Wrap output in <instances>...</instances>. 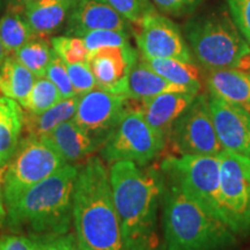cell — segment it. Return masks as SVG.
I'll list each match as a JSON object with an SVG mask.
<instances>
[{"label":"cell","mask_w":250,"mask_h":250,"mask_svg":"<svg viewBox=\"0 0 250 250\" xmlns=\"http://www.w3.org/2000/svg\"><path fill=\"white\" fill-rule=\"evenodd\" d=\"M138 55L131 45L109 46L89 52L88 65L99 88L126 95L127 77Z\"/></svg>","instance_id":"cell-14"},{"label":"cell","mask_w":250,"mask_h":250,"mask_svg":"<svg viewBox=\"0 0 250 250\" xmlns=\"http://www.w3.org/2000/svg\"><path fill=\"white\" fill-rule=\"evenodd\" d=\"M62 100V98L58 88L48 78H36L33 88L26 100L21 103V107L33 114H40L54 107Z\"/></svg>","instance_id":"cell-27"},{"label":"cell","mask_w":250,"mask_h":250,"mask_svg":"<svg viewBox=\"0 0 250 250\" xmlns=\"http://www.w3.org/2000/svg\"><path fill=\"white\" fill-rule=\"evenodd\" d=\"M220 158L223 220L236 235L250 234V158L224 149Z\"/></svg>","instance_id":"cell-9"},{"label":"cell","mask_w":250,"mask_h":250,"mask_svg":"<svg viewBox=\"0 0 250 250\" xmlns=\"http://www.w3.org/2000/svg\"><path fill=\"white\" fill-rule=\"evenodd\" d=\"M109 177L125 248L160 250L158 208L164 189L162 175L132 161H117Z\"/></svg>","instance_id":"cell-1"},{"label":"cell","mask_w":250,"mask_h":250,"mask_svg":"<svg viewBox=\"0 0 250 250\" xmlns=\"http://www.w3.org/2000/svg\"><path fill=\"white\" fill-rule=\"evenodd\" d=\"M73 221L81 250H126L110 177L98 158L81 166L73 193Z\"/></svg>","instance_id":"cell-2"},{"label":"cell","mask_w":250,"mask_h":250,"mask_svg":"<svg viewBox=\"0 0 250 250\" xmlns=\"http://www.w3.org/2000/svg\"><path fill=\"white\" fill-rule=\"evenodd\" d=\"M208 105L224 149L250 158V112L211 95Z\"/></svg>","instance_id":"cell-13"},{"label":"cell","mask_w":250,"mask_h":250,"mask_svg":"<svg viewBox=\"0 0 250 250\" xmlns=\"http://www.w3.org/2000/svg\"><path fill=\"white\" fill-rule=\"evenodd\" d=\"M23 129V111L20 103L0 98V168L7 165L19 145Z\"/></svg>","instance_id":"cell-21"},{"label":"cell","mask_w":250,"mask_h":250,"mask_svg":"<svg viewBox=\"0 0 250 250\" xmlns=\"http://www.w3.org/2000/svg\"><path fill=\"white\" fill-rule=\"evenodd\" d=\"M6 55H7V54H6V51H5V49H4V45H2L1 40H0V67H1L2 62H4V61H5Z\"/></svg>","instance_id":"cell-38"},{"label":"cell","mask_w":250,"mask_h":250,"mask_svg":"<svg viewBox=\"0 0 250 250\" xmlns=\"http://www.w3.org/2000/svg\"><path fill=\"white\" fill-rule=\"evenodd\" d=\"M164 93H192L186 87L175 85L166 80L160 74L153 71L145 62L138 61L131 66L127 77L126 96L133 100H143L153 98ZM195 94V93H193Z\"/></svg>","instance_id":"cell-19"},{"label":"cell","mask_w":250,"mask_h":250,"mask_svg":"<svg viewBox=\"0 0 250 250\" xmlns=\"http://www.w3.org/2000/svg\"><path fill=\"white\" fill-rule=\"evenodd\" d=\"M208 85L211 95L228 103L245 107L250 102V78L239 68L210 71Z\"/></svg>","instance_id":"cell-20"},{"label":"cell","mask_w":250,"mask_h":250,"mask_svg":"<svg viewBox=\"0 0 250 250\" xmlns=\"http://www.w3.org/2000/svg\"><path fill=\"white\" fill-rule=\"evenodd\" d=\"M243 108H245V109H247V110H248L249 112H250V102H248V103H247V104L245 105V107H243Z\"/></svg>","instance_id":"cell-39"},{"label":"cell","mask_w":250,"mask_h":250,"mask_svg":"<svg viewBox=\"0 0 250 250\" xmlns=\"http://www.w3.org/2000/svg\"><path fill=\"white\" fill-rule=\"evenodd\" d=\"M186 34L197 61L208 71L250 68V45L225 13L190 21Z\"/></svg>","instance_id":"cell-5"},{"label":"cell","mask_w":250,"mask_h":250,"mask_svg":"<svg viewBox=\"0 0 250 250\" xmlns=\"http://www.w3.org/2000/svg\"><path fill=\"white\" fill-rule=\"evenodd\" d=\"M52 50L59 56L65 64L88 62L89 52L81 37L58 36L51 40Z\"/></svg>","instance_id":"cell-28"},{"label":"cell","mask_w":250,"mask_h":250,"mask_svg":"<svg viewBox=\"0 0 250 250\" xmlns=\"http://www.w3.org/2000/svg\"><path fill=\"white\" fill-rule=\"evenodd\" d=\"M79 98V95H76L70 99H62L54 107L40 114H33L29 111H27L26 114L23 112V129L28 133V137L33 138L44 137L56 129L59 124L73 120Z\"/></svg>","instance_id":"cell-22"},{"label":"cell","mask_w":250,"mask_h":250,"mask_svg":"<svg viewBox=\"0 0 250 250\" xmlns=\"http://www.w3.org/2000/svg\"><path fill=\"white\" fill-rule=\"evenodd\" d=\"M161 199L164 250H230L237 245L224 220L165 181Z\"/></svg>","instance_id":"cell-4"},{"label":"cell","mask_w":250,"mask_h":250,"mask_svg":"<svg viewBox=\"0 0 250 250\" xmlns=\"http://www.w3.org/2000/svg\"><path fill=\"white\" fill-rule=\"evenodd\" d=\"M76 166L66 164L23 193L8 206V223L14 230H27L30 237L66 234L73 220Z\"/></svg>","instance_id":"cell-3"},{"label":"cell","mask_w":250,"mask_h":250,"mask_svg":"<svg viewBox=\"0 0 250 250\" xmlns=\"http://www.w3.org/2000/svg\"><path fill=\"white\" fill-rule=\"evenodd\" d=\"M104 1L108 2L125 20L137 26L146 14L154 11V7L148 0H104Z\"/></svg>","instance_id":"cell-31"},{"label":"cell","mask_w":250,"mask_h":250,"mask_svg":"<svg viewBox=\"0 0 250 250\" xmlns=\"http://www.w3.org/2000/svg\"><path fill=\"white\" fill-rule=\"evenodd\" d=\"M201 1L202 0H153L159 11L174 17L190 13L201 4Z\"/></svg>","instance_id":"cell-35"},{"label":"cell","mask_w":250,"mask_h":250,"mask_svg":"<svg viewBox=\"0 0 250 250\" xmlns=\"http://www.w3.org/2000/svg\"><path fill=\"white\" fill-rule=\"evenodd\" d=\"M76 0H33L24 4L23 15L34 35L43 37L61 28Z\"/></svg>","instance_id":"cell-18"},{"label":"cell","mask_w":250,"mask_h":250,"mask_svg":"<svg viewBox=\"0 0 250 250\" xmlns=\"http://www.w3.org/2000/svg\"><path fill=\"white\" fill-rule=\"evenodd\" d=\"M36 77L24 65L8 56L0 67V93L6 98L22 103L33 88Z\"/></svg>","instance_id":"cell-23"},{"label":"cell","mask_w":250,"mask_h":250,"mask_svg":"<svg viewBox=\"0 0 250 250\" xmlns=\"http://www.w3.org/2000/svg\"><path fill=\"white\" fill-rule=\"evenodd\" d=\"M4 177V198L11 206L30 188L48 179L66 162L48 142L28 137L12 156Z\"/></svg>","instance_id":"cell-8"},{"label":"cell","mask_w":250,"mask_h":250,"mask_svg":"<svg viewBox=\"0 0 250 250\" xmlns=\"http://www.w3.org/2000/svg\"><path fill=\"white\" fill-rule=\"evenodd\" d=\"M6 212L4 208V199H2V192H1V180H0V223L5 219Z\"/></svg>","instance_id":"cell-37"},{"label":"cell","mask_w":250,"mask_h":250,"mask_svg":"<svg viewBox=\"0 0 250 250\" xmlns=\"http://www.w3.org/2000/svg\"><path fill=\"white\" fill-rule=\"evenodd\" d=\"M57 151L66 164L83 160L95 149L98 144L73 120L59 124L56 129L41 137Z\"/></svg>","instance_id":"cell-17"},{"label":"cell","mask_w":250,"mask_h":250,"mask_svg":"<svg viewBox=\"0 0 250 250\" xmlns=\"http://www.w3.org/2000/svg\"><path fill=\"white\" fill-rule=\"evenodd\" d=\"M137 44L143 58H173L192 62V55L182 33L173 21L149 12L138 24Z\"/></svg>","instance_id":"cell-12"},{"label":"cell","mask_w":250,"mask_h":250,"mask_svg":"<svg viewBox=\"0 0 250 250\" xmlns=\"http://www.w3.org/2000/svg\"><path fill=\"white\" fill-rule=\"evenodd\" d=\"M196 96L193 93H164L143 100L140 110L146 122L167 142L175 122L191 105Z\"/></svg>","instance_id":"cell-16"},{"label":"cell","mask_w":250,"mask_h":250,"mask_svg":"<svg viewBox=\"0 0 250 250\" xmlns=\"http://www.w3.org/2000/svg\"><path fill=\"white\" fill-rule=\"evenodd\" d=\"M45 77L57 87L62 99H70L77 95L68 76L66 64L59 56L55 54V51L46 70Z\"/></svg>","instance_id":"cell-30"},{"label":"cell","mask_w":250,"mask_h":250,"mask_svg":"<svg viewBox=\"0 0 250 250\" xmlns=\"http://www.w3.org/2000/svg\"><path fill=\"white\" fill-rule=\"evenodd\" d=\"M52 55L54 50L42 37H34L14 52L15 58L36 78L45 77Z\"/></svg>","instance_id":"cell-26"},{"label":"cell","mask_w":250,"mask_h":250,"mask_svg":"<svg viewBox=\"0 0 250 250\" xmlns=\"http://www.w3.org/2000/svg\"><path fill=\"white\" fill-rule=\"evenodd\" d=\"M233 21L250 45V0H226Z\"/></svg>","instance_id":"cell-33"},{"label":"cell","mask_w":250,"mask_h":250,"mask_svg":"<svg viewBox=\"0 0 250 250\" xmlns=\"http://www.w3.org/2000/svg\"><path fill=\"white\" fill-rule=\"evenodd\" d=\"M19 2H23V4H27V2H29V1H33V0H18Z\"/></svg>","instance_id":"cell-40"},{"label":"cell","mask_w":250,"mask_h":250,"mask_svg":"<svg viewBox=\"0 0 250 250\" xmlns=\"http://www.w3.org/2000/svg\"><path fill=\"white\" fill-rule=\"evenodd\" d=\"M167 142L180 155H219L224 151L205 95H197L175 122Z\"/></svg>","instance_id":"cell-10"},{"label":"cell","mask_w":250,"mask_h":250,"mask_svg":"<svg viewBox=\"0 0 250 250\" xmlns=\"http://www.w3.org/2000/svg\"><path fill=\"white\" fill-rule=\"evenodd\" d=\"M153 71L166 80L197 94L201 89V73L193 62L173 58H143Z\"/></svg>","instance_id":"cell-24"},{"label":"cell","mask_w":250,"mask_h":250,"mask_svg":"<svg viewBox=\"0 0 250 250\" xmlns=\"http://www.w3.org/2000/svg\"><path fill=\"white\" fill-rule=\"evenodd\" d=\"M126 95L94 88L80 95L73 121L95 143H104L126 108Z\"/></svg>","instance_id":"cell-11"},{"label":"cell","mask_w":250,"mask_h":250,"mask_svg":"<svg viewBox=\"0 0 250 250\" xmlns=\"http://www.w3.org/2000/svg\"><path fill=\"white\" fill-rule=\"evenodd\" d=\"M67 19V34L78 37L100 29L127 31L129 27V21L104 0H76Z\"/></svg>","instance_id":"cell-15"},{"label":"cell","mask_w":250,"mask_h":250,"mask_svg":"<svg viewBox=\"0 0 250 250\" xmlns=\"http://www.w3.org/2000/svg\"><path fill=\"white\" fill-rule=\"evenodd\" d=\"M66 68L72 86H73V89L77 95L80 96L98 87L95 78L93 76V72L88 65V62L66 64Z\"/></svg>","instance_id":"cell-32"},{"label":"cell","mask_w":250,"mask_h":250,"mask_svg":"<svg viewBox=\"0 0 250 250\" xmlns=\"http://www.w3.org/2000/svg\"><path fill=\"white\" fill-rule=\"evenodd\" d=\"M35 243L31 237L22 235L0 236V250H34Z\"/></svg>","instance_id":"cell-36"},{"label":"cell","mask_w":250,"mask_h":250,"mask_svg":"<svg viewBox=\"0 0 250 250\" xmlns=\"http://www.w3.org/2000/svg\"><path fill=\"white\" fill-rule=\"evenodd\" d=\"M161 175L166 183L223 220L219 155L168 156L161 164Z\"/></svg>","instance_id":"cell-6"},{"label":"cell","mask_w":250,"mask_h":250,"mask_svg":"<svg viewBox=\"0 0 250 250\" xmlns=\"http://www.w3.org/2000/svg\"><path fill=\"white\" fill-rule=\"evenodd\" d=\"M35 243L34 250H81L77 236L62 234L57 236L31 237Z\"/></svg>","instance_id":"cell-34"},{"label":"cell","mask_w":250,"mask_h":250,"mask_svg":"<svg viewBox=\"0 0 250 250\" xmlns=\"http://www.w3.org/2000/svg\"><path fill=\"white\" fill-rule=\"evenodd\" d=\"M166 139L146 122L140 108H125L112 129L102 156L109 162L132 161L147 165L165 148Z\"/></svg>","instance_id":"cell-7"},{"label":"cell","mask_w":250,"mask_h":250,"mask_svg":"<svg viewBox=\"0 0 250 250\" xmlns=\"http://www.w3.org/2000/svg\"><path fill=\"white\" fill-rule=\"evenodd\" d=\"M34 37L26 18L19 12H7L0 20V40L7 55L14 54Z\"/></svg>","instance_id":"cell-25"},{"label":"cell","mask_w":250,"mask_h":250,"mask_svg":"<svg viewBox=\"0 0 250 250\" xmlns=\"http://www.w3.org/2000/svg\"><path fill=\"white\" fill-rule=\"evenodd\" d=\"M85 43L88 52H93L101 48H109V46H123L130 45L127 31L122 30H108L100 29L92 30L80 36Z\"/></svg>","instance_id":"cell-29"}]
</instances>
